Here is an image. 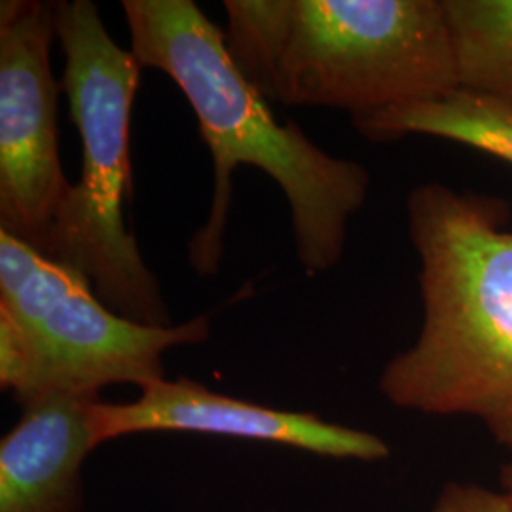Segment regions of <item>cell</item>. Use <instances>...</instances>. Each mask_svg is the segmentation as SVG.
Listing matches in <instances>:
<instances>
[{"label":"cell","instance_id":"5b68a950","mask_svg":"<svg viewBox=\"0 0 512 512\" xmlns=\"http://www.w3.org/2000/svg\"><path fill=\"white\" fill-rule=\"evenodd\" d=\"M209 315L145 327L109 310L84 275L0 230V385L21 406L164 380V355L209 340Z\"/></svg>","mask_w":512,"mask_h":512},{"label":"cell","instance_id":"30bf717a","mask_svg":"<svg viewBox=\"0 0 512 512\" xmlns=\"http://www.w3.org/2000/svg\"><path fill=\"white\" fill-rule=\"evenodd\" d=\"M461 86L512 101V0H446Z\"/></svg>","mask_w":512,"mask_h":512},{"label":"cell","instance_id":"8992f818","mask_svg":"<svg viewBox=\"0 0 512 512\" xmlns=\"http://www.w3.org/2000/svg\"><path fill=\"white\" fill-rule=\"evenodd\" d=\"M54 2H0V230L44 251L71 181L59 156Z\"/></svg>","mask_w":512,"mask_h":512},{"label":"cell","instance_id":"9c48e42d","mask_svg":"<svg viewBox=\"0 0 512 512\" xmlns=\"http://www.w3.org/2000/svg\"><path fill=\"white\" fill-rule=\"evenodd\" d=\"M351 124L370 143L427 135L512 165V101L471 88L461 86L433 101L357 116Z\"/></svg>","mask_w":512,"mask_h":512},{"label":"cell","instance_id":"3957f363","mask_svg":"<svg viewBox=\"0 0 512 512\" xmlns=\"http://www.w3.org/2000/svg\"><path fill=\"white\" fill-rule=\"evenodd\" d=\"M224 38L268 103L351 118L461 88L446 0H224Z\"/></svg>","mask_w":512,"mask_h":512},{"label":"cell","instance_id":"7c38bea8","mask_svg":"<svg viewBox=\"0 0 512 512\" xmlns=\"http://www.w3.org/2000/svg\"><path fill=\"white\" fill-rule=\"evenodd\" d=\"M501 492L512 501V459L501 469Z\"/></svg>","mask_w":512,"mask_h":512},{"label":"cell","instance_id":"7a4b0ae2","mask_svg":"<svg viewBox=\"0 0 512 512\" xmlns=\"http://www.w3.org/2000/svg\"><path fill=\"white\" fill-rule=\"evenodd\" d=\"M423 323L382 370L397 408L480 421L512 452L511 203L442 183L406 198Z\"/></svg>","mask_w":512,"mask_h":512},{"label":"cell","instance_id":"52a82bcc","mask_svg":"<svg viewBox=\"0 0 512 512\" xmlns=\"http://www.w3.org/2000/svg\"><path fill=\"white\" fill-rule=\"evenodd\" d=\"M90 425L95 446L128 435L175 431L274 442L325 458L378 461L389 456V446L372 433L315 414L219 395L186 378L158 380L131 403L93 401Z\"/></svg>","mask_w":512,"mask_h":512},{"label":"cell","instance_id":"6da1fadb","mask_svg":"<svg viewBox=\"0 0 512 512\" xmlns=\"http://www.w3.org/2000/svg\"><path fill=\"white\" fill-rule=\"evenodd\" d=\"M131 52L143 69L167 74L194 110L213 156L207 222L188 243L200 275L219 272L232 203V175L253 165L274 179L291 207L296 256L306 274L329 272L346 253L349 222L365 207L370 171L317 147L294 122L281 124L239 73L224 31L194 0H124Z\"/></svg>","mask_w":512,"mask_h":512},{"label":"cell","instance_id":"277c9868","mask_svg":"<svg viewBox=\"0 0 512 512\" xmlns=\"http://www.w3.org/2000/svg\"><path fill=\"white\" fill-rule=\"evenodd\" d=\"M65 67L61 92L80 135V177L55 213L40 255L84 275L109 310L145 327H171L158 277L126 224L131 112L143 67L110 37L92 0L54 2Z\"/></svg>","mask_w":512,"mask_h":512},{"label":"cell","instance_id":"ba28073f","mask_svg":"<svg viewBox=\"0 0 512 512\" xmlns=\"http://www.w3.org/2000/svg\"><path fill=\"white\" fill-rule=\"evenodd\" d=\"M54 393L23 404L0 442V512H76L80 469L95 450L90 404Z\"/></svg>","mask_w":512,"mask_h":512},{"label":"cell","instance_id":"8fae6325","mask_svg":"<svg viewBox=\"0 0 512 512\" xmlns=\"http://www.w3.org/2000/svg\"><path fill=\"white\" fill-rule=\"evenodd\" d=\"M431 512H512V501L473 482H448Z\"/></svg>","mask_w":512,"mask_h":512}]
</instances>
